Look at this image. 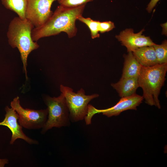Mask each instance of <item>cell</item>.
<instances>
[{
    "label": "cell",
    "instance_id": "obj_18",
    "mask_svg": "<svg viewBox=\"0 0 167 167\" xmlns=\"http://www.w3.org/2000/svg\"><path fill=\"white\" fill-rule=\"evenodd\" d=\"M115 27L114 23L111 21L100 22L99 32L101 33L108 32L112 30Z\"/></svg>",
    "mask_w": 167,
    "mask_h": 167
},
{
    "label": "cell",
    "instance_id": "obj_17",
    "mask_svg": "<svg viewBox=\"0 0 167 167\" xmlns=\"http://www.w3.org/2000/svg\"><path fill=\"white\" fill-rule=\"evenodd\" d=\"M59 5L64 7H73L93 1L94 0H57Z\"/></svg>",
    "mask_w": 167,
    "mask_h": 167
},
{
    "label": "cell",
    "instance_id": "obj_12",
    "mask_svg": "<svg viewBox=\"0 0 167 167\" xmlns=\"http://www.w3.org/2000/svg\"><path fill=\"white\" fill-rule=\"evenodd\" d=\"M132 52L142 66H150L158 64L153 45L138 48Z\"/></svg>",
    "mask_w": 167,
    "mask_h": 167
},
{
    "label": "cell",
    "instance_id": "obj_7",
    "mask_svg": "<svg viewBox=\"0 0 167 167\" xmlns=\"http://www.w3.org/2000/svg\"><path fill=\"white\" fill-rule=\"evenodd\" d=\"M57 0H28L25 12V18L31 22L34 28L43 25L53 13L51 8Z\"/></svg>",
    "mask_w": 167,
    "mask_h": 167
},
{
    "label": "cell",
    "instance_id": "obj_6",
    "mask_svg": "<svg viewBox=\"0 0 167 167\" xmlns=\"http://www.w3.org/2000/svg\"><path fill=\"white\" fill-rule=\"evenodd\" d=\"M11 106L18 113L19 122L22 127L29 129H37L45 126L47 120V109L40 110L24 109L20 105L18 96L13 99Z\"/></svg>",
    "mask_w": 167,
    "mask_h": 167
},
{
    "label": "cell",
    "instance_id": "obj_11",
    "mask_svg": "<svg viewBox=\"0 0 167 167\" xmlns=\"http://www.w3.org/2000/svg\"><path fill=\"white\" fill-rule=\"evenodd\" d=\"M112 87L121 97L129 96L136 93L139 87L138 77L121 78L116 83H112Z\"/></svg>",
    "mask_w": 167,
    "mask_h": 167
},
{
    "label": "cell",
    "instance_id": "obj_21",
    "mask_svg": "<svg viewBox=\"0 0 167 167\" xmlns=\"http://www.w3.org/2000/svg\"><path fill=\"white\" fill-rule=\"evenodd\" d=\"M8 163V160L6 159H0V167H4Z\"/></svg>",
    "mask_w": 167,
    "mask_h": 167
},
{
    "label": "cell",
    "instance_id": "obj_14",
    "mask_svg": "<svg viewBox=\"0 0 167 167\" xmlns=\"http://www.w3.org/2000/svg\"><path fill=\"white\" fill-rule=\"evenodd\" d=\"M2 4L6 9L16 13L18 16L26 19L25 12L28 0H1Z\"/></svg>",
    "mask_w": 167,
    "mask_h": 167
},
{
    "label": "cell",
    "instance_id": "obj_3",
    "mask_svg": "<svg viewBox=\"0 0 167 167\" xmlns=\"http://www.w3.org/2000/svg\"><path fill=\"white\" fill-rule=\"evenodd\" d=\"M167 63L150 66H142L138 77L139 87L143 91L145 102L150 106L161 108L159 96L166 79Z\"/></svg>",
    "mask_w": 167,
    "mask_h": 167
},
{
    "label": "cell",
    "instance_id": "obj_9",
    "mask_svg": "<svg viewBox=\"0 0 167 167\" xmlns=\"http://www.w3.org/2000/svg\"><path fill=\"white\" fill-rule=\"evenodd\" d=\"M144 31L143 29L139 32L135 33L133 29L126 28L116 35L115 37L122 45L126 47L128 52H132L137 48L155 44L150 37L142 35Z\"/></svg>",
    "mask_w": 167,
    "mask_h": 167
},
{
    "label": "cell",
    "instance_id": "obj_20",
    "mask_svg": "<svg viewBox=\"0 0 167 167\" xmlns=\"http://www.w3.org/2000/svg\"><path fill=\"white\" fill-rule=\"evenodd\" d=\"M167 22L164 24H161V27H162V34L163 35L167 36Z\"/></svg>",
    "mask_w": 167,
    "mask_h": 167
},
{
    "label": "cell",
    "instance_id": "obj_5",
    "mask_svg": "<svg viewBox=\"0 0 167 167\" xmlns=\"http://www.w3.org/2000/svg\"><path fill=\"white\" fill-rule=\"evenodd\" d=\"M45 102L48 107V116L42 128V134L53 127L60 128L69 126V111L65 96L62 93L57 97H46Z\"/></svg>",
    "mask_w": 167,
    "mask_h": 167
},
{
    "label": "cell",
    "instance_id": "obj_16",
    "mask_svg": "<svg viewBox=\"0 0 167 167\" xmlns=\"http://www.w3.org/2000/svg\"><path fill=\"white\" fill-rule=\"evenodd\" d=\"M158 64L167 63V41L165 40L161 45H153Z\"/></svg>",
    "mask_w": 167,
    "mask_h": 167
},
{
    "label": "cell",
    "instance_id": "obj_15",
    "mask_svg": "<svg viewBox=\"0 0 167 167\" xmlns=\"http://www.w3.org/2000/svg\"><path fill=\"white\" fill-rule=\"evenodd\" d=\"M77 20L85 24L89 28L92 39H94L100 37L99 24L100 21L95 20L89 17L84 18L81 16Z\"/></svg>",
    "mask_w": 167,
    "mask_h": 167
},
{
    "label": "cell",
    "instance_id": "obj_1",
    "mask_svg": "<svg viewBox=\"0 0 167 167\" xmlns=\"http://www.w3.org/2000/svg\"><path fill=\"white\" fill-rule=\"evenodd\" d=\"M86 5L73 7L59 5L43 25L33 29V40L37 42L42 38L57 35L62 32L66 33L70 38L75 36L77 32L76 21L82 16Z\"/></svg>",
    "mask_w": 167,
    "mask_h": 167
},
{
    "label": "cell",
    "instance_id": "obj_19",
    "mask_svg": "<svg viewBox=\"0 0 167 167\" xmlns=\"http://www.w3.org/2000/svg\"><path fill=\"white\" fill-rule=\"evenodd\" d=\"M160 0H151L146 9L149 13H150Z\"/></svg>",
    "mask_w": 167,
    "mask_h": 167
},
{
    "label": "cell",
    "instance_id": "obj_13",
    "mask_svg": "<svg viewBox=\"0 0 167 167\" xmlns=\"http://www.w3.org/2000/svg\"><path fill=\"white\" fill-rule=\"evenodd\" d=\"M123 57L124 62L121 78L138 77L142 65L132 52H128L127 54H124Z\"/></svg>",
    "mask_w": 167,
    "mask_h": 167
},
{
    "label": "cell",
    "instance_id": "obj_8",
    "mask_svg": "<svg viewBox=\"0 0 167 167\" xmlns=\"http://www.w3.org/2000/svg\"><path fill=\"white\" fill-rule=\"evenodd\" d=\"M143 99V96L135 93L129 96L121 97L115 105L108 109H98L92 105L90 108V113L93 116L101 113L108 117L117 116L126 110H136L137 107L142 102Z\"/></svg>",
    "mask_w": 167,
    "mask_h": 167
},
{
    "label": "cell",
    "instance_id": "obj_4",
    "mask_svg": "<svg viewBox=\"0 0 167 167\" xmlns=\"http://www.w3.org/2000/svg\"><path fill=\"white\" fill-rule=\"evenodd\" d=\"M60 90L65 96L70 112V119L73 122L84 118L87 114L88 103L99 96L97 94L86 95L82 88L75 93L71 88L62 85H60Z\"/></svg>",
    "mask_w": 167,
    "mask_h": 167
},
{
    "label": "cell",
    "instance_id": "obj_10",
    "mask_svg": "<svg viewBox=\"0 0 167 167\" xmlns=\"http://www.w3.org/2000/svg\"><path fill=\"white\" fill-rule=\"evenodd\" d=\"M5 110L6 114L4 120L0 122V126L7 127L12 132V136L10 142L11 144H13L15 140L20 139L24 140L30 144H37L38 142L26 136L23 131L22 127L17 122L19 116L16 112L12 108L7 106Z\"/></svg>",
    "mask_w": 167,
    "mask_h": 167
},
{
    "label": "cell",
    "instance_id": "obj_2",
    "mask_svg": "<svg viewBox=\"0 0 167 167\" xmlns=\"http://www.w3.org/2000/svg\"><path fill=\"white\" fill-rule=\"evenodd\" d=\"M34 28L32 23L27 19L16 17L10 22L7 33L9 44L13 48H17L20 53L27 79L28 56L32 51L39 46L37 42L32 38V32Z\"/></svg>",
    "mask_w": 167,
    "mask_h": 167
}]
</instances>
